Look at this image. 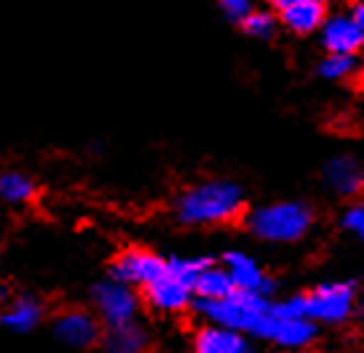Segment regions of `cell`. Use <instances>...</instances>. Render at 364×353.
<instances>
[{
    "label": "cell",
    "mask_w": 364,
    "mask_h": 353,
    "mask_svg": "<svg viewBox=\"0 0 364 353\" xmlns=\"http://www.w3.org/2000/svg\"><path fill=\"white\" fill-rule=\"evenodd\" d=\"M244 212V191L233 181H205L186 189L176 202L183 225H220Z\"/></svg>",
    "instance_id": "1"
},
{
    "label": "cell",
    "mask_w": 364,
    "mask_h": 353,
    "mask_svg": "<svg viewBox=\"0 0 364 353\" xmlns=\"http://www.w3.org/2000/svg\"><path fill=\"white\" fill-rule=\"evenodd\" d=\"M197 312L210 325L262 337L267 322L273 317V306L267 304V298L257 296V293L233 290L231 296L218 298V301H197Z\"/></svg>",
    "instance_id": "2"
},
{
    "label": "cell",
    "mask_w": 364,
    "mask_h": 353,
    "mask_svg": "<svg viewBox=\"0 0 364 353\" xmlns=\"http://www.w3.org/2000/svg\"><path fill=\"white\" fill-rule=\"evenodd\" d=\"M356 286L354 283H325V286L309 290L304 296H291L283 304L273 306L275 314L286 317H306V320L325 322V325H341L354 314Z\"/></svg>",
    "instance_id": "3"
},
{
    "label": "cell",
    "mask_w": 364,
    "mask_h": 353,
    "mask_svg": "<svg viewBox=\"0 0 364 353\" xmlns=\"http://www.w3.org/2000/svg\"><path fill=\"white\" fill-rule=\"evenodd\" d=\"M312 220L315 214L304 202H278V205L257 207L249 214V230L257 239L270 244H294L309 233Z\"/></svg>",
    "instance_id": "4"
},
{
    "label": "cell",
    "mask_w": 364,
    "mask_h": 353,
    "mask_svg": "<svg viewBox=\"0 0 364 353\" xmlns=\"http://www.w3.org/2000/svg\"><path fill=\"white\" fill-rule=\"evenodd\" d=\"M95 309L108 327H121V325L136 322L139 298L132 286L118 283V280H105L95 288Z\"/></svg>",
    "instance_id": "5"
},
{
    "label": "cell",
    "mask_w": 364,
    "mask_h": 353,
    "mask_svg": "<svg viewBox=\"0 0 364 353\" xmlns=\"http://www.w3.org/2000/svg\"><path fill=\"white\" fill-rule=\"evenodd\" d=\"M323 45L336 55H354L364 45V6L356 0L346 13L323 21Z\"/></svg>",
    "instance_id": "6"
},
{
    "label": "cell",
    "mask_w": 364,
    "mask_h": 353,
    "mask_svg": "<svg viewBox=\"0 0 364 353\" xmlns=\"http://www.w3.org/2000/svg\"><path fill=\"white\" fill-rule=\"evenodd\" d=\"M166 272V259L152 254L147 249H129L113 262V280L126 286H149Z\"/></svg>",
    "instance_id": "7"
},
{
    "label": "cell",
    "mask_w": 364,
    "mask_h": 353,
    "mask_svg": "<svg viewBox=\"0 0 364 353\" xmlns=\"http://www.w3.org/2000/svg\"><path fill=\"white\" fill-rule=\"evenodd\" d=\"M223 267H225V272H228V278H231V283H233L236 290L257 293V296H262V298H267L275 290L273 278H270V275H267V272L262 270L252 256L241 254V251H231V254H225Z\"/></svg>",
    "instance_id": "8"
},
{
    "label": "cell",
    "mask_w": 364,
    "mask_h": 353,
    "mask_svg": "<svg viewBox=\"0 0 364 353\" xmlns=\"http://www.w3.org/2000/svg\"><path fill=\"white\" fill-rule=\"evenodd\" d=\"M144 298L149 301L152 309H158L163 314H178L183 309H189L194 290L186 286L183 280H178L171 272H163L158 280H152L149 286H144Z\"/></svg>",
    "instance_id": "9"
},
{
    "label": "cell",
    "mask_w": 364,
    "mask_h": 353,
    "mask_svg": "<svg viewBox=\"0 0 364 353\" xmlns=\"http://www.w3.org/2000/svg\"><path fill=\"white\" fill-rule=\"evenodd\" d=\"M262 337L273 340L281 348H289V351H301L317 337V325L306 317H286V314L273 312Z\"/></svg>",
    "instance_id": "10"
},
{
    "label": "cell",
    "mask_w": 364,
    "mask_h": 353,
    "mask_svg": "<svg viewBox=\"0 0 364 353\" xmlns=\"http://www.w3.org/2000/svg\"><path fill=\"white\" fill-rule=\"evenodd\" d=\"M55 335L71 348H90L100 340V320L92 312L71 309L55 320Z\"/></svg>",
    "instance_id": "11"
},
{
    "label": "cell",
    "mask_w": 364,
    "mask_h": 353,
    "mask_svg": "<svg viewBox=\"0 0 364 353\" xmlns=\"http://www.w3.org/2000/svg\"><path fill=\"white\" fill-rule=\"evenodd\" d=\"M323 178L328 183V189L341 194V197H356L362 191L364 173L356 157L341 155V157H333L331 163L325 165Z\"/></svg>",
    "instance_id": "12"
},
{
    "label": "cell",
    "mask_w": 364,
    "mask_h": 353,
    "mask_svg": "<svg viewBox=\"0 0 364 353\" xmlns=\"http://www.w3.org/2000/svg\"><path fill=\"white\" fill-rule=\"evenodd\" d=\"M194 353H255V348L244 332L207 325L194 337Z\"/></svg>",
    "instance_id": "13"
},
{
    "label": "cell",
    "mask_w": 364,
    "mask_h": 353,
    "mask_svg": "<svg viewBox=\"0 0 364 353\" xmlns=\"http://www.w3.org/2000/svg\"><path fill=\"white\" fill-rule=\"evenodd\" d=\"M283 24L289 26L291 32L296 34H309L320 29L325 16V0H301V3H294L289 9L281 11Z\"/></svg>",
    "instance_id": "14"
},
{
    "label": "cell",
    "mask_w": 364,
    "mask_h": 353,
    "mask_svg": "<svg viewBox=\"0 0 364 353\" xmlns=\"http://www.w3.org/2000/svg\"><path fill=\"white\" fill-rule=\"evenodd\" d=\"M40 320H42V304L32 296L16 298V301L3 306V312H0V322L9 330H14V332H29V330H34L40 325Z\"/></svg>",
    "instance_id": "15"
},
{
    "label": "cell",
    "mask_w": 364,
    "mask_h": 353,
    "mask_svg": "<svg viewBox=\"0 0 364 353\" xmlns=\"http://www.w3.org/2000/svg\"><path fill=\"white\" fill-rule=\"evenodd\" d=\"M233 290L236 288H233L225 267H218V264L207 262L205 270L199 272L197 280H194V296L199 301H218V298L231 296Z\"/></svg>",
    "instance_id": "16"
},
{
    "label": "cell",
    "mask_w": 364,
    "mask_h": 353,
    "mask_svg": "<svg viewBox=\"0 0 364 353\" xmlns=\"http://www.w3.org/2000/svg\"><path fill=\"white\" fill-rule=\"evenodd\" d=\"M105 351L108 353H147L149 351V335L144 327L136 322L132 325H121V327H110L105 332Z\"/></svg>",
    "instance_id": "17"
},
{
    "label": "cell",
    "mask_w": 364,
    "mask_h": 353,
    "mask_svg": "<svg viewBox=\"0 0 364 353\" xmlns=\"http://www.w3.org/2000/svg\"><path fill=\"white\" fill-rule=\"evenodd\" d=\"M34 181L29 175L18 170H9V173H0V199L3 202H11V205H24L34 197Z\"/></svg>",
    "instance_id": "18"
},
{
    "label": "cell",
    "mask_w": 364,
    "mask_h": 353,
    "mask_svg": "<svg viewBox=\"0 0 364 353\" xmlns=\"http://www.w3.org/2000/svg\"><path fill=\"white\" fill-rule=\"evenodd\" d=\"M356 71V58L354 55H336L328 53L323 63H320V76L331 79V82H343Z\"/></svg>",
    "instance_id": "19"
},
{
    "label": "cell",
    "mask_w": 364,
    "mask_h": 353,
    "mask_svg": "<svg viewBox=\"0 0 364 353\" xmlns=\"http://www.w3.org/2000/svg\"><path fill=\"white\" fill-rule=\"evenodd\" d=\"M241 24H244V32L249 37H255V40H267L275 32V18L267 11H252Z\"/></svg>",
    "instance_id": "20"
},
{
    "label": "cell",
    "mask_w": 364,
    "mask_h": 353,
    "mask_svg": "<svg viewBox=\"0 0 364 353\" xmlns=\"http://www.w3.org/2000/svg\"><path fill=\"white\" fill-rule=\"evenodd\" d=\"M218 3L231 21H244L255 11V0H218Z\"/></svg>",
    "instance_id": "21"
},
{
    "label": "cell",
    "mask_w": 364,
    "mask_h": 353,
    "mask_svg": "<svg viewBox=\"0 0 364 353\" xmlns=\"http://www.w3.org/2000/svg\"><path fill=\"white\" fill-rule=\"evenodd\" d=\"M341 225L354 233V236H364V207L362 205H351L341 217Z\"/></svg>",
    "instance_id": "22"
},
{
    "label": "cell",
    "mask_w": 364,
    "mask_h": 353,
    "mask_svg": "<svg viewBox=\"0 0 364 353\" xmlns=\"http://www.w3.org/2000/svg\"><path fill=\"white\" fill-rule=\"evenodd\" d=\"M294 3H301V0H273V6H275L278 11L289 9V6H294Z\"/></svg>",
    "instance_id": "23"
},
{
    "label": "cell",
    "mask_w": 364,
    "mask_h": 353,
    "mask_svg": "<svg viewBox=\"0 0 364 353\" xmlns=\"http://www.w3.org/2000/svg\"><path fill=\"white\" fill-rule=\"evenodd\" d=\"M6 304H9V288L0 283V309H3Z\"/></svg>",
    "instance_id": "24"
},
{
    "label": "cell",
    "mask_w": 364,
    "mask_h": 353,
    "mask_svg": "<svg viewBox=\"0 0 364 353\" xmlns=\"http://www.w3.org/2000/svg\"><path fill=\"white\" fill-rule=\"evenodd\" d=\"M296 353H312V351H306V348H301V351H296Z\"/></svg>",
    "instance_id": "25"
}]
</instances>
